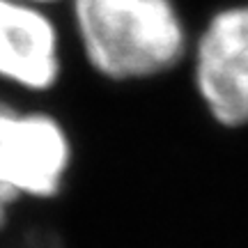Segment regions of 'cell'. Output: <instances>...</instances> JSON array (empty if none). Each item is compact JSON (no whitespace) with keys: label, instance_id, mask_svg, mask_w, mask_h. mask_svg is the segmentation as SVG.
I'll return each instance as SVG.
<instances>
[{"label":"cell","instance_id":"obj_1","mask_svg":"<svg viewBox=\"0 0 248 248\" xmlns=\"http://www.w3.org/2000/svg\"><path fill=\"white\" fill-rule=\"evenodd\" d=\"M71 18L88 64L108 80L150 78L184 53L172 0H71Z\"/></svg>","mask_w":248,"mask_h":248},{"label":"cell","instance_id":"obj_2","mask_svg":"<svg viewBox=\"0 0 248 248\" xmlns=\"http://www.w3.org/2000/svg\"><path fill=\"white\" fill-rule=\"evenodd\" d=\"M74 145L53 113L0 97V188L14 198H53L71 168Z\"/></svg>","mask_w":248,"mask_h":248},{"label":"cell","instance_id":"obj_3","mask_svg":"<svg viewBox=\"0 0 248 248\" xmlns=\"http://www.w3.org/2000/svg\"><path fill=\"white\" fill-rule=\"evenodd\" d=\"M195 83L218 122H248V7L212 18L198 42Z\"/></svg>","mask_w":248,"mask_h":248},{"label":"cell","instance_id":"obj_4","mask_svg":"<svg viewBox=\"0 0 248 248\" xmlns=\"http://www.w3.org/2000/svg\"><path fill=\"white\" fill-rule=\"evenodd\" d=\"M62 74V37L53 18L26 0H0V80L32 94Z\"/></svg>","mask_w":248,"mask_h":248},{"label":"cell","instance_id":"obj_5","mask_svg":"<svg viewBox=\"0 0 248 248\" xmlns=\"http://www.w3.org/2000/svg\"><path fill=\"white\" fill-rule=\"evenodd\" d=\"M16 202V198L12 193H7V191H2L0 188V228L5 225V221H7V212H9V207Z\"/></svg>","mask_w":248,"mask_h":248},{"label":"cell","instance_id":"obj_6","mask_svg":"<svg viewBox=\"0 0 248 248\" xmlns=\"http://www.w3.org/2000/svg\"><path fill=\"white\" fill-rule=\"evenodd\" d=\"M26 2H32V5H39V7H44V5H53V2H60V0H26Z\"/></svg>","mask_w":248,"mask_h":248}]
</instances>
